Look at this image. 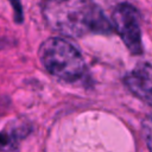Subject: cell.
Returning a JSON list of instances; mask_svg holds the SVG:
<instances>
[{
	"label": "cell",
	"mask_w": 152,
	"mask_h": 152,
	"mask_svg": "<svg viewBox=\"0 0 152 152\" xmlns=\"http://www.w3.org/2000/svg\"><path fill=\"white\" fill-rule=\"evenodd\" d=\"M49 24L69 37L89 33H110L112 24L93 0L50 1L45 8Z\"/></svg>",
	"instance_id": "cell-1"
},
{
	"label": "cell",
	"mask_w": 152,
	"mask_h": 152,
	"mask_svg": "<svg viewBox=\"0 0 152 152\" xmlns=\"http://www.w3.org/2000/svg\"><path fill=\"white\" fill-rule=\"evenodd\" d=\"M39 58L52 76L65 82H75L86 72V62L82 55L62 38L46 39L40 45Z\"/></svg>",
	"instance_id": "cell-2"
},
{
	"label": "cell",
	"mask_w": 152,
	"mask_h": 152,
	"mask_svg": "<svg viewBox=\"0 0 152 152\" xmlns=\"http://www.w3.org/2000/svg\"><path fill=\"white\" fill-rule=\"evenodd\" d=\"M114 28L133 55L142 53L141 31L137 10L126 2L119 4L112 14Z\"/></svg>",
	"instance_id": "cell-3"
},
{
	"label": "cell",
	"mask_w": 152,
	"mask_h": 152,
	"mask_svg": "<svg viewBox=\"0 0 152 152\" xmlns=\"http://www.w3.org/2000/svg\"><path fill=\"white\" fill-rule=\"evenodd\" d=\"M124 82L135 96L152 106V65L150 63L137 64L124 77Z\"/></svg>",
	"instance_id": "cell-4"
},
{
	"label": "cell",
	"mask_w": 152,
	"mask_h": 152,
	"mask_svg": "<svg viewBox=\"0 0 152 152\" xmlns=\"http://www.w3.org/2000/svg\"><path fill=\"white\" fill-rule=\"evenodd\" d=\"M27 132L28 129L25 124H20L17 126L8 125V127L1 132V150L2 151L15 150L18 141L23 137H25Z\"/></svg>",
	"instance_id": "cell-5"
},
{
	"label": "cell",
	"mask_w": 152,
	"mask_h": 152,
	"mask_svg": "<svg viewBox=\"0 0 152 152\" xmlns=\"http://www.w3.org/2000/svg\"><path fill=\"white\" fill-rule=\"evenodd\" d=\"M141 131H142V138L146 142V146L148 147V150L152 151V115L146 116L142 120Z\"/></svg>",
	"instance_id": "cell-6"
},
{
	"label": "cell",
	"mask_w": 152,
	"mask_h": 152,
	"mask_svg": "<svg viewBox=\"0 0 152 152\" xmlns=\"http://www.w3.org/2000/svg\"><path fill=\"white\" fill-rule=\"evenodd\" d=\"M13 7L14 11V17H15V21L17 23H21L23 21V7L20 4V0H8Z\"/></svg>",
	"instance_id": "cell-7"
},
{
	"label": "cell",
	"mask_w": 152,
	"mask_h": 152,
	"mask_svg": "<svg viewBox=\"0 0 152 152\" xmlns=\"http://www.w3.org/2000/svg\"><path fill=\"white\" fill-rule=\"evenodd\" d=\"M49 1H57V0H49Z\"/></svg>",
	"instance_id": "cell-8"
}]
</instances>
